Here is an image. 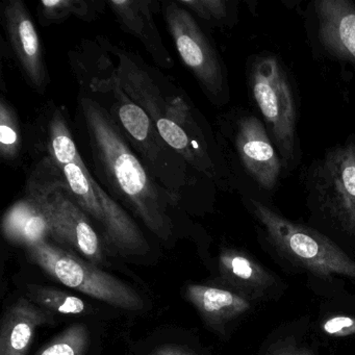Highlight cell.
<instances>
[{
  "instance_id": "cell-1",
  "label": "cell",
  "mask_w": 355,
  "mask_h": 355,
  "mask_svg": "<svg viewBox=\"0 0 355 355\" xmlns=\"http://www.w3.org/2000/svg\"><path fill=\"white\" fill-rule=\"evenodd\" d=\"M80 105L97 176L110 193L132 209L150 232L167 240L172 234V222L166 209L167 201L159 192L153 176L101 103L84 95Z\"/></svg>"
},
{
  "instance_id": "cell-2",
  "label": "cell",
  "mask_w": 355,
  "mask_h": 355,
  "mask_svg": "<svg viewBox=\"0 0 355 355\" xmlns=\"http://www.w3.org/2000/svg\"><path fill=\"white\" fill-rule=\"evenodd\" d=\"M46 140L49 157L61 170L83 211L101 225L105 240L123 254L148 252V243L136 222L91 175L61 110L51 116Z\"/></svg>"
},
{
  "instance_id": "cell-3",
  "label": "cell",
  "mask_w": 355,
  "mask_h": 355,
  "mask_svg": "<svg viewBox=\"0 0 355 355\" xmlns=\"http://www.w3.org/2000/svg\"><path fill=\"white\" fill-rule=\"evenodd\" d=\"M119 58L116 76L126 94L138 103L150 117L166 144L169 145L186 163L207 175L213 174L207 142L192 107L175 91L159 84L147 66L137 63L132 55L113 49Z\"/></svg>"
},
{
  "instance_id": "cell-4",
  "label": "cell",
  "mask_w": 355,
  "mask_h": 355,
  "mask_svg": "<svg viewBox=\"0 0 355 355\" xmlns=\"http://www.w3.org/2000/svg\"><path fill=\"white\" fill-rule=\"evenodd\" d=\"M32 198L49 223V238L80 253L90 263L105 261L103 241L80 207L57 164L44 157L33 172L26 187Z\"/></svg>"
},
{
  "instance_id": "cell-5",
  "label": "cell",
  "mask_w": 355,
  "mask_h": 355,
  "mask_svg": "<svg viewBox=\"0 0 355 355\" xmlns=\"http://www.w3.org/2000/svg\"><path fill=\"white\" fill-rule=\"evenodd\" d=\"M31 259L68 288L125 311L144 309V300L132 286L99 269L94 263L47 241L26 247Z\"/></svg>"
},
{
  "instance_id": "cell-6",
  "label": "cell",
  "mask_w": 355,
  "mask_h": 355,
  "mask_svg": "<svg viewBox=\"0 0 355 355\" xmlns=\"http://www.w3.org/2000/svg\"><path fill=\"white\" fill-rule=\"evenodd\" d=\"M250 203L268 238L288 259L324 277L340 274L355 279V261L329 239L286 219L259 201Z\"/></svg>"
},
{
  "instance_id": "cell-7",
  "label": "cell",
  "mask_w": 355,
  "mask_h": 355,
  "mask_svg": "<svg viewBox=\"0 0 355 355\" xmlns=\"http://www.w3.org/2000/svg\"><path fill=\"white\" fill-rule=\"evenodd\" d=\"M249 85L268 132L288 165L296 145V107L286 71L273 55H261L251 65Z\"/></svg>"
},
{
  "instance_id": "cell-8",
  "label": "cell",
  "mask_w": 355,
  "mask_h": 355,
  "mask_svg": "<svg viewBox=\"0 0 355 355\" xmlns=\"http://www.w3.org/2000/svg\"><path fill=\"white\" fill-rule=\"evenodd\" d=\"M89 87L94 93L110 94L111 109H107V112L125 135L128 142H132L142 155L148 169L151 168L153 176L159 178L166 188L173 190L166 172V168L169 167L167 159H170L166 157V153L173 149L159 136L146 112L126 94L118 82L116 69L105 74V68H101V74L91 78Z\"/></svg>"
},
{
  "instance_id": "cell-9",
  "label": "cell",
  "mask_w": 355,
  "mask_h": 355,
  "mask_svg": "<svg viewBox=\"0 0 355 355\" xmlns=\"http://www.w3.org/2000/svg\"><path fill=\"white\" fill-rule=\"evenodd\" d=\"M168 32L180 59L211 99L225 93V76L217 51L190 12L178 1L162 3Z\"/></svg>"
},
{
  "instance_id": "cell-10",
  "label": "cell",
  "mask_w": 355,
  "mask_h": 355,
  "mask_svg": "<svg viewBox=\"0 0 355 355\" xmlns=\"http://www.w3.org/2000/svg\"><path fill=\"white\" fill-rule=\"evenodd\" d=\"M315 189L332 217L355 234V142L326 153L318 168Z\"/></svg>"
},
{
  "instance_id": "cell-11",
  "label": "cell",
  "mask_w": 355,
  "mask_h": 355,
  "mask_svg": "<svg viewBox=\"0 0 355 355\" xmlns=\"http://www.w3.org/2000/svg\"><path fill=\"white\" fill-rule=\"evenodd\" d=\"M6 30L18 64L35 89L43 92L47 71L40 39L32 16L21 0H9L3 8Z\"/></svg>"
},
{
  "instance_id": "cell-12",
  "label": "cell",
  "mask_w": 355,
  "mask_h": 355,
  "mask_svg": "<svg viewBox=\"0 0 355 355\" xmlns=\"http://www.w3.org/2000/svg\"><path fill=\"white\" fill-rule=\"evenodd\" d=\"M236 146L243 165L261 188L273 190L282 173V159L270 140L266 126L254 116L238 122Z\"/></svg>"
},
{
  "instance_id": "cell-13",
  "label": "cell",
  "mask_w": 355,
  "mask_h": 355,
  "mask_svg": "<svg viewBox=\"0 0 355 355\" xmlns=\"http://www.w3.org/2000/svg\"><path fill=\"white\" fill-rule=\"evenodd\" d=\"M318 34L324 49L355 66V5L349 0L315 3Z\"/></svg>"
},
{
  "instance_id": "cell-14",
  "label": "cell",
  "mask_w": 355,
  "mask_h": 355,
  "mask_svg": "<svg viewBox=\"0 0 355 355\" xmlns=\"http://www.w3.org/2000/svg\"><path fill=\"white\" fill-rule=\"evenodd\" d=\"M55 313L21 297L6 311L0 329V355H26L37 329L55 323Z\"/></svg>"
},
{
  "instance_id": "cell-15",
  "label": "cell",
  "mask_w": 355,
  "mask_h": 355,
  "mask_svg": "<svg viewBox=\"0 0 355 355\" xmlns=\"http://www.w3.org/2000/svg\"><path fill=\"white\" fill-rule=\"evenodd\" d=\"M153 3L150 0H113L107 6L115 14L120 26L141 41L157 65L171 68L173 60L164 45L153 20L151 9Z\"/></svg>"
},
{
  "instance_id": "cell-16",
  "label": "cell",
  "mask_w": 355,
  "mask_h": 355,
  "mask_svg": "<svg viewBox=\"0 0 355 355\" xmlns=\"http://www.w3.org/2000/svg\"><path fill=\"white\" fill-rule=\"evenodd\" d=\"M186 297L207 325L220 328L250 309V303L240 295L215 286L189 284Z\"/></svg>"
},
{
  "instance_id": "cell-17",
  "label": "cell",
  "mask_w": 355,
  "mask_h": 355,
  "mask_svg": "<svg viewBox=\"0 0 355 355\" xmlns=\"http://www.w3.org/2000/svg\"><path fill=\"white\" fill-rule=\"evenodd\" d=\"M3 234L10 242L28 247L49 238V227L44 215L30 197L14 203L3 216Z\"/></svg>"
},
{
  "instance_id": "cell-18",
  "label": "cell",
  "mask_w": 355,
  "mask_h": 355,
  "mask_svg": "<svg viewBox=\"0 0 355 355\" xmlns=\"http://www.w3.org/2000/svg\"><path fill=\"white\" fill-rule=\"evenodd\" d=\"M219 269L226 282L243 286H263L269 282L267 273L240 251L223 249L219 255Z\"/></svg>"
},
{
  "instance_id": "cell-19",
  "label": "cell",
  "mask_w": 355,
  "mask_h": 355,
  "mask_svg": "<svg viewBox=\"0 0 355 355\" xmlns=\"http://www.w3.org/2000/svg\"><path fill=\"white\" fill-rule=\"evenodd\" d=\"M26 297L46 311L59 315H84L89 307L83 299L53 286L28 284Z\"/></svg>"
},
{
  "instance_id": "cell-20",
  "label": "cell",
  "mask_w": 355,
  "mask_h": 355,
  "mask_svg": "<svg viewBox=\"0 0 355 355\" xmlns=\"http://www.w3.org/2000/svg\"><path fill=\"white\" fill-rule=\"evenodd\" d=\"M103 5L92 0H43L39 3V18L43 26L64 21L70 16L91 21L103 11Z\"/></svg>"
},
{
  "instance_id": "cell-21",
  "label": "cell",
  "mask_w": 355,
  "mask_h": 355,
  "mask_svg": "<svg viewBox=\"0 0 355 355\" xmlns=\"http://www.w3.org/2000/svg\"><path fill=\"white\" fill-rule=\"evenodd\" d=\"M90 334L85 324H73L58 334L37 355H86Z\"/></svg>"
},
{
  "instance_id": "cell-22",
  "label": "cell",
  "mask_w": 355,
  "mask_h": 355,
  "mask_svg": "<svg viewBox=\"0 0 355 355\" xmlns=\"http://www.w3.org/2000/svg\"><path fill=\"white\" fill-rule=\"evenodd\" d=\"M20 132L17 117L5 98L0 101V155L6 161L17 159L20 151Z\"/></svg>"
},
{
  "instance_id": "cell-23",
  "label": "cell",
  "mask_w": 355,
  "mask_h": 355,
  "mask_svg": "<svg viewBox=\"0 0 355 355\" xmlns=\"http://www.w3.org/2000/svg\"><path fill=\"white\" fill-rule=\"evenodd\" d=\"M189 12L211 24H222L228 16V3L222 0H180Z\"/></svg>"
},
{
  "instance_id": "cell-24",
  "label": "cell",
  "mask_w": 355,
  "mask_h": 355,
  "mask_svg": "<svg viewBox=\"0 0 355 355\" xmlns=\"http://www.w3.org/2000/svg\"><path fill=\"white\" fill-rule=\"evenodd\" d=\"M323 331L329 336H348L355 334V318L336 315L323 324Z\"/></svg>"
},
{
  "instance_id": "cell-25",
  "label": "cell",
  "mask_w": 355,
  "mask_h": 355,
  "mask_svg": "<svg viewBox=\"0 0 355 355\" xmlns=\"http://www.w3.org/2000/svg\"><path fill=\"white\" fill-rule=\"evenodd\" d=\"M149 355H198L192 349L180 345H163L153 350Z\"/></svg>"
},
{
  "instance_id": "cell-26",
  "label": "cell",
  "mask_w": 355,
  "mask_h": 355,
  "mask_svg": "<svg viewBox=\"0 0 355 355\" xmlns=\"http://www.w3.org/2000/svg\"><path fill=\"white\" fill-rule=\"evenodd\" d=\"M271 355H309L302 349L295 348V347H282L278 349Z\"/></svg>"
}]
</instances>
